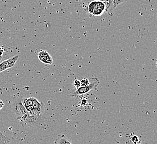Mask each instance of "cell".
<instances>
[{
  "label": "cell",
  "instance_id": "obj_1",
  "mask_svg": "<svg viewBox=\"0 0 157 144\" xmlns=\"http://www.w3.org/2000/svg\"><path fill=\"white\" fill-rule=\"evenodd\" d=\"M45 109H33L32 110L27 111V117L23 124L33 127H41L44 124L43 113Z\"/></svg>",
  "mask_w": 157,
  "mask_h": 144
},
{
  "label": "cell",
  "instance_id": "obj_2",
  "mask_svg": "<svg viewBox=\"0 0 157 144\" xmlns=\"http://www.w3.org/2000/svg\"><path fill=\"white\" fill-rule=\"evenodd\" d=\"M22 96L15 97L13 99L11 108L15 114L17 120L23 124L27 117V111L22 103Z\"/></svg>",
  "mask_w": 157,
  "mask_h": 144
},
{
  "label": "cell",
  "instance_id": "obj_3",
  "mask_svg": "<svg viewBox=\"0 0 157 144\" xmlns=\"http://www.w3.org/2000/svg\"><path fill=\"white\" fill-rule=\"evenodd\" d=\"M90 83L87 86L80 87L78 88H75L70 93V96L73 98L83 95L90 93L91 91L97 90V87L99 85L100 81L97 77H93L89 79Z\"/></svg>",
  "mask_w": 157,
  "mask_h": 144
},
{
  "label": "cell",
  "instance_id": "obj_4",
  "mask_svg": "<svg viewBox=\"0 0 157 144\" xmlns=\"http://www.w3.org/2000/svg\"><path fill=\"white\" fill-rule=\"evenodd\" d=\"M18 58V56L17 55L0 63V73L15 66Z\"/></svg>",
  "mask_w": 157,
  "mask_h": 144
},
{
  "label": "cell",
  "instance_id": "obj_5",
  "mask_svg": "<svg viewBox=\"0 0 157 144\" xmlns=\"http://www.w3.org/2000/svg\"><path fill=\"white\" fill-rule=\"evenodd\" d=\"M38 58L39 60L46 64H52L53 63V59L50 54L46 51H41L38 53Z\"/></svg>",
  "mask_w": 157,
  "mask_h": 144
},
{
  "label": "cell",
  "instance_id": "obj_6",
  "mask_svg": "<svg viewBox=\"0 0 157 144\" xmlns=\"http://www.w3.org/2000/svg\"><path fill=\"white\" fill-rule=\"evenodd\" d=\"M105 12V6L101 0L97 1L96 6L92 15L100 16Z\"/></svg>",
  "mask_w": 157,
  "mask_h": 144
},
{
  "label": "cell",
  "instance_id": "obj_7",
  "mask_svg": "<svg viewBox=\"0 0 157 144\" xmlns=\"http://www.w3.org/2000/svg\"><path fill=\"white\" fill-rule=\"evenodd\" d=\"M105 6V12L110 16L113 15L114 9H115L113 7V0H101Z\"/></svg>",
  "mask_w": 157,
  "mask_h": 144
},
{
  "label": "cell",
  "instance_id": "obj_8",
  "mask_svg": "<svg viewBox=\"0 0 157 144\" xmlns=\"http://www.w3.org/2000/svg\"><path fill=\"white\" fill-rule=\"evenodd\" d=\"M54 143L55 144H72L65 135H59Z\"/></svg>",
  "mask_w": 157,
  "mask_h": 144
},
{
  "label": "cell",
  "instance_id": "obj_9",
  "mask_svg": "<svg viewBox=\"0 0 157 144\" xmlns=\"http://www.w3.org/2000/svg\"><path fill=\"white\" fill-rule=\"evenodd\" d=\"M33 109H45V106L44 104L42 102H40L39 101L35 98L33 97Z\"/></svg>",
  "mask_w": 157,
  "mask_h": 144
},
{
  "label": "cell",
  "instance_id": "obj_10",
  "mask_svg": "<svg viewBox=\"0 0 157 144\" xmlns=\"http://www.w3.org/2000/svg\"><path fill=\"white\" fill-rule=\"evenodd\" d=\"M96 3H97V1H92L90 2H89V5H88V11L89 13L92 15L93 13L94 12L95 7L96 6Z\"/></svg>",
  "mask_w": 157,
  "mask_h": 144
},
{
  "label": "cell",
  "instance_id": "obj_11",
  "mask_svg": "<svg viewBox=\"0 0 157 144\" xmlns=\"http://www.w3.org/2000/svg\"><path fill=\"white\" fill-rule=\"evenodd\" d=\"M33 97L27 98H24L22 99V103L24 104L25 108H26L28 106L32 105L33 104Z\"/></svg>",
  "mask_w": 157,
  "mask_h": 144
},
{
  "label": "cell",
  "instance_id": "obj_12",
  "mask_svg": "<svg viewBox=\"0 0 157 144\" xmlns=\"http://www.w3.org/2000/svg\"><path fill=\"white\" fill-rule=\"evenodd\" d=\"M10 141V139L8 137L3 135L2 133L0 131V142L3 144H6Z\"/></svg>",
  "mask_w": 157,
  "mask_h": 144
},
{
  "label": "cell",
  "instance_id": "obj_13",
  "mask_svg": "<svg viewBox=\"0 0 157 144\" xmlns=\"http://www.w3.org/2000/svg\"><path fill=\"white\" fill-rule=\"evenodd\" d=\"M127 0H113V7L115 9L116 7H117L118 5H119L121 3H124L126 2Z\"/></svg>",
  "mask_w": 157,
  "mask_h": 144
},
{
  "label": "cell",
  "instance_id": "obj_14",
  "mask_svg": "<svg viewBox=\"0 0 157 144\" xmlns=\"http://www.w3.org/2000/svg\"><path fill=\"white\" fill-rule=\"evenodd\" d=\"M80 82H81V86L84 87V86H87L89 84L90 81H89V79L84 78V79H82V80H81Z\"/></svg>",
  "mask_w": 157,
  "mask_h": 144
},
{
  "label": "cell",
  "instance_id": "obj_15",
  "mask_svg": "<svg viewBox=\"0 0 157 144\" xmlns=\"http://www.w3.org/2000/svg\"><path fill=\"white\" fill-rule=\"evenodd\" d=\"M73 85L75 87V88H78L81 87V82H80V80L78 79H75L74 83H73Z\"/></svg>",
  "mask_w": 157,
  "mask_h": 144
},
{
  "label": "cell",
  "instance_id": "obj_16",
  "mask_svg": "<svg viewBox=\"0 0 157 144\" xmlns=\"http://www.w3.org/2000/svg\"><path fill=\"white\" fill-rule=\"evenodd\" d=\"M132 141L134 144H139L140 140L139 138L137 136H133L132 138Z\"/></svg>",
  "mask_w": 157,
  "mask_h": 144
},
{
  "label": "cell",
  "instance_id": "obj_17",
  "mask_svg": "<svg viewBox=\"0 0 157 144\" xmlns=\"http://www.w3.org/2000/svg\"><path fill=\"white\" fill-rule=\"evenodd\" d=\"M26 108V110H27V111H31V110H32L33 109V105H30V106H27Z\"/></svg>",
  "mask_w": 157,
  "mask_h": 144
},
{
  "label": "cell",
  "instance_id": "obj_18",
  "mask_svg": "<svg viewBox=\"0 0 157 144\" xmlns=\"http://www.w3.org/2000/svg\"><path fill=\"white\" fill-rule=\"evenodd\" d=\"M3 53H4V49L3 47L0 46V57H3Z\"/></svg>",
  "mask_w": 157,
  "mask_h": 144
},
{
  "label": "cell",
  "instance_id": "obj_19",
  "mask_svg": "<svg viewBox=\"0 0 157 144\" xmlns=\"http://www.w3.org/2000/svg\"><path fill=\"white\" fill-rule=\"evenodd\" d=\"M4 105H5V104H4V103L3 102V101H2V100L0 99V110L2 109L4 107Z\"/></svg>",
  "mask_w": 157,
  "mask_h": 144
},
{
  "label": "cell",
  "instance_id": "obj_20",
  "mask_svg": "<svg viewBox=\"0 0 157 144\" xmlns=\"http://www.w3.org/2000/svg\"><path fill=\"white\" fill-rule=\"evenodd\" d=\"M85 2H90L91 1H98V0H83Z\"/></svg>",
  "mask_w": 157,
  "mask_h": 144
},
{
  "label": "cell",
  "instance_id": "obj_21",
  "mask_svg": "<svg viewBox=\"0 0 157 144\" xmlns=\"http://www.w3.org/2000/svg\"><path fill=\"white\" fill-rule=\"evenodd\" d=\"M2 57H0V61L2 60Z\"/></svg>",
  "mask_w": 157,
  "mask_h": 144
}]
</instances>
